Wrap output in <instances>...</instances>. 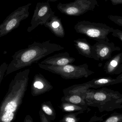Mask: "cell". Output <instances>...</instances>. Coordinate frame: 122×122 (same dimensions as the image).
Returning <instances> with one entry per match:
<instances>
[{
	"label": "cell",
	"mask_w": 122,
	"mask_h": 122,
	"mask_svg": "<svg viewBox=\"0 0 122 122\" xmlns=\"http://www.w3.org/2000/svg\"><path fill=\"white\" fill-rule=\"evenodd\" d=\"M64 49L59 44L51 43L50 41L42 43L34 41L26 48L19 50L12 56L13 59L8 65L5 75L30 66L49 54Z\"/></svg>",
	"instance_id": "obj_1"
},
{
	"label": "cell",
	"mask_w": 122,
	"mask_h": 122,
	"mask_svg": "<svg viewBox=\"0 0 122 122\" xmlns=\"http://www.w3.org/2000/svg\"><path fill=\"white\" fill-rule=\"evenodd\" d=\"M84 99L87 106L97 107L100 112L122 108V94L106 87L89 89Z\"/></svg>",
	"instance_id": "obj_2"
},
{
	"label": "cell",
	"mask_w": 122,
	"mask_h": 122,
	"mask_svg": "<svg viewBox=\"0 0 122 122\" xmlns=\"http://www.w3.org/2000/svg\"><path fill=\"white\" fill-rule=\"evenodd\" d=\"M40 68L58 75L62 78L66 80L77 79L82 77L87 78L94 73L90 70L87 63L79 65L69 64L61 66H53L39 63Z\"/></svg>",
	"instance_id": "obj_3"
},
{
	"label": "cell",
	"mask_w": 122,
	"mask_h": 122,
	"mask_svg": "<svg viewBox=\"0 0 122 122\" xmlns=\"http://www.w3.org/2000/svg\"><path fill=\"white\" fill-rule=\"evenodd\" d=\"M74 28L78 33L85 35L89 38L97 41H109L108 35L112 33L114 29L105 24L86 20L77 22Z\"/></svg>",
	"instance_id": "obj_4"
},
{
	"label": "cell",
	"mask_w": 122,
	"mask_h": 122,
	"mask_svg": "<svg viewBox=\"0 0 122 122\" xmlns=\"http://www.w3.org/2000/svg\"><path fill=\"white\" fill-rule=\"evenodd\" d=\"M31 3L22 6L10 14L0 24V38L7 35L20 25L21 21L29 15V11Z\"/></svg>",
	"instance_id": "obj_5"
},
{
	"label": "cell",
	"mask_w": 122,
	"mask_h": 122,
	"mask_svg": "<svg viewBox=\"0 0 122 122\" xmlns=\"http://www.w3.org/2000/svg\"><path fill=\"white\" fill-rule=\"evenodd\" d=\"M96 6H99L97 0H75L67 3H59L57 8L65 15L79 16L89 11L94 10Z\"/></svg>",
	"instance_id": "obj_6"
},
{
	"label": "cell",
	"mask_w": 122,
	"mask_h": 122,
	"mask_svg": "<svg viewBox=\"0 0 122 122\" xmlns=\"http://www.w3.org/2000/svg\"><path fill=\"white\" fill-rule=\"evenodd\" d=\"M55 14L48 2H38L34 10L30 23V26L27 29L30 33L39 25H44L51 16Z\"/></svg>",
	"instance_id": "obj_7"
},
{
	"label": "cell",
	"mask_w": 122,
	"mask_h": 122,
	"mask_svg": "<svg viewBox=\"0 0 122 122\" xmlns=\"http://www.w3.org/2000/svg\"><path fill=\"white\" fill-rule=\"evenodd\" d=\"M92 46L95 55V60L97 61L108 60L112 58L113 52L121 50L119 47L117 46L114 43L106 41H97Z\"/></svg>",
	"instance_id": "obj_8"
},
{
	"label": "cell",
	"mask_w": 122,
	"mask_h": 122,
	"mask_svg": "<svg viewBox=\"0 0 122 122\" xmlns=\"http://www.w3.org/2000/svg\"><path fill=\"white\" fill-rule=\"evenodd\" d=\"M53 87L43 75L37 74L33 77L31 83V94L33 97H36L49 92Z\"/></svg>",
	"instance_id": "obj_9"
},
{
	"label": "cell",
	"mask_w": 122,
	"mask_h": 122,
	"mask_svg": "<svg viewBox=\"0 0 122 122\" xmlns=\"http://www.w3.org/2000/svg\"><path fill=\"white\" fill-rule=\"evenodd\" d=\"M75 61V59L70 56L67 52L59 53L46 58L41 64L53 66H61L71 64Z\"/></svg>",
	"instance_id": "obj_10"
},
{
	"label": "cell",
	"mask_w": 122,
	"mask_h": 122,
	"mask_svg": "<svg viewBox=\"0 0 122 122\" xmlns=\"http://www.w3.org/2000/svg\"><path fill=\"white\" fill-rule=\"evenodd\" d=\"M117 84L116 78L104 77L93 79L87 82L79 84V85L82 89L87 90L89 89H99Z\"/></svg>",
	"instance_id": "obj_11"
},
{
	"label": "cell",
	"mask_w": 122,
	"mask_h": 122,
	"mask_svg": "<svg viewBox=\"0 0 122 122\" xmlns=\"http://www.w3.org/2000/svg\"><path fill=\"white\" fill-rule=\"evenodd\" d=\"M44 25L57 37H64L65 31L61 19L55 14L51 15Z\"/></svg>",
	"instance_id": "obj_12"
},
{
	"label": "cell",
	"mask_w": 122,
	"mask_h": 122,
	"mask_svg": "<svg viewBox=\"0 0 122 122\" xmlns=\"http://www.w3.org/2000/svg\"><path fill=\"white\" fill-rule=\"evenodd\" d=\"M74 45L80 55L95 60V56L93 46L85 38H79L74 41Z\"/></svg>",
	"instance_id": "obj_13"
},
{
	"label": "cell",
	"mask_w": 122,
	"mask_h": 122,
	"mask_svg": "<svg viewBox=\"0 0 122 122\" xmlns=\"http://www.w3.org/2000/svg\"><path fill=\"white\" fill-rule=\"evenodd\" d=\"M122 64V53H120L108 60L105 64L103 69L106 74L115 75L120 65Z\"/></svg>",
	"instance_id": "obj_14"
},
{
	"label": "cell",
	"mask_w": 122,
	"mask_h": 122,
	"mask_svg": "<svg viewBox=\"0 0 122 122\" xmlns=\"http://www.w3.org/2000/svg\"><path fill=\"white\" fill-rule=\"evenodd\" d=\"M88 106L79 105L67 102H62L60 108L64 112H82L84 113L87 110Z\"/></svg>",
	"instance_id": "obj_15"
},
{
	"label": "cell",
	"mask_w": 122,
	"mask_h": 122,
	"mask_svg": "<svg viewBox=\"0 0 122 122\" xmlns=\"http://www.w3.org/2000/svg\"><path fill=\"white\" fill-rule=\"evenodd\" d=\"M41 110L46 118L50 120H54L56 117V111L50 101L44 102L41 105Z\"/></svg>",
	"instance_id": "obj_16"
},
{
	"label": "cell",
	"mask_w": 122,
	"mask_h": 122,
	"mask_svg": "<svg viewBox=\"0 0 122 122\" xmlns=\"http://www.w3.org/2000/svg\"><path fill=\"white\" fill-rule=\"evenodd\" d=\"M61 101L62 102H69L74 104L87 106L84 97L79 95L71 94L64 95L61 99Z\"/></svg>",
	"instance_id": "obj_17"
},
{
	"label": "cell",
	"mask_w": 122,
	"mask_h": 122,
	"mask_svg": "<svg viewBox=\"0 0 122 122\" xmlns=\"http://www.w3.org/2000/svg\"><path fill=\"white\" fill-rule=\"evenodd\" d=\"M82 112H71L65 115L59 122H78L80 118L77 117L79 114H82Z\"/></svg>",
	"instance_id": "obj_18"
},
{
	"label": "cell",
	"mask_w": 122,
	"mask_h": 122,
	"mask_svg": "<svg viewBox=\"0 0 122 122\" xmlns=\"http://www.w3.org/2000/svg\"><path fill=\"white\" fill-rule=\"evenodd\" d=\"M102 122H122V114L113 113Z\"/></svg>",
	"instance_id": "obj_19"
},
{
	"label": "cell",
	"mask_w": 122,
	"mask_h": 122,
	"mask_svg": "<svg viewBox=\"0 0 122 122\" xmlns=\"http://www.w3.org/2000/svg\"><path fill=\"white\" fill-rule=\"evenodd\" d=\"M108 18L115 24L122 27V16L109 15H108Z\"/></svg>",
	"instance_id": "obj_20"
},
{
	"label": "cell",
	"mask_w": 122,
	"mask_h": 122,
	"mask_svg": "<svg viewBox=\"0 0 122 122\" xmlns=\"http://www.w3.org/2000/svg\"><path fill=\"white\" fill-rule=\"evenodd\" d=\"M8 65L6 62H4L0 66V85L7 70Z\"/></svg>",
	"instance_id": "obj_21"
},
{
	"label": "cell",
	"mask_w": 122,
	"mask_h": 122,
	"mask_svg": "<svg viewBox=\"0 0 122 122\" xmlns=\"http://www.w3.org/2000/svg\"><path fill=\"white\" fill-rule=\"evenodd\" d=\"M112 35L114 37L119 38L122 42V30L118 29H114L112 33Z\"/></svg>",
	"instance_id": "obj_22"
},
{
	"label": "cell",
	"mask_w": 122,
	"mask_h": 122,
	"mask_svg": "<svg viewBox=\"0 0 122 122\" xmlns=\"http://www.w3.org/2000/svg\"><path fill=\"white\" fill-rule=\"evenodd\" d=\"M39 117L40 118V122H51L45 116L43 112L40 110L39 112Z\"/></svg>",
	"instance_id": "obj_23"
},
{
	"label": "cell",
	"mask_w": 122,
	"mask_h": 122,
	"mask_svg": "<svg viewBox=\"0 0 122 122\" xmlns=\"http://www.w3.org/2000/svg\"><path fill=\"white\" fill-rule=\"evenodd\" d=\"M110 0L114 5L122 4V0H105V1Z\"/></svg>",
	"instance_id": "obj_24"
},
{
	"label": "cell",
	"mask_w": 122,
	"mask_h": 122,
	"mask_svg": "<svg viewBox=\"0 0 122 122\" xmlns=\"http://www.w3.org/2000/svg\"><path fill=\"white\" fill-rule=\"evenodd\" d=\"M24 122H34L33 118L29 115H26L24 119Z\"/></svg>",
	"instance_id": "obj_25"
},
{
	"label": "cell",
	"mask_w": 122,
	"mask_h": 122,
	"mask_svg": "<svg viewBox=\"0 0 122 122\" xmlns=\"http://www.w3.org/2000/svg\"><path fill=\"white\" fill-rule=\"evenodd\" d=\"M122 73V64L119 67L115 73V75L120 74Z\"/></svg>",
	"instance_id": "obj_26"
},
{
	"label": "cell",
	"mask_w": 122,
	"mask_h": 122,
	"mask_svg": "<svg viewBox=\"0 0 122 122\" xmlns=\"http://www.w3.org/2000/svg\"><path fill=\"white\" fill-rule=\"evenodd\" d=\"M116 78L117 84L122 83V73L119 75Z\"/></svg>",
	"instance_id": "obj_27"
},
{
	"label": "cell",
	"mask_w": 122,
	"mask_h": 122,
	"mask_svg": "<svg viewBox=\"0 0 122 122\" xmlns=\"http://www.w3.org/2000/svg\"><path fill=\"white\" fill-rule=\"evenodd\" d=\"M49 1H51V2H56L57 1L59 0H47Z\"/></svg>",
	"instance_id": "obj_28"
},
{
	"label": "cell",
	"mask_w": 122,
	"mask_h": 122,
	"mask_svg": "<svg viewBox=\"0 0 122 122\" xmlns=\"http://www.w3.org/2000/svg\"></svg>",
	"instance_id": "obj_29"
}]
</instances>
